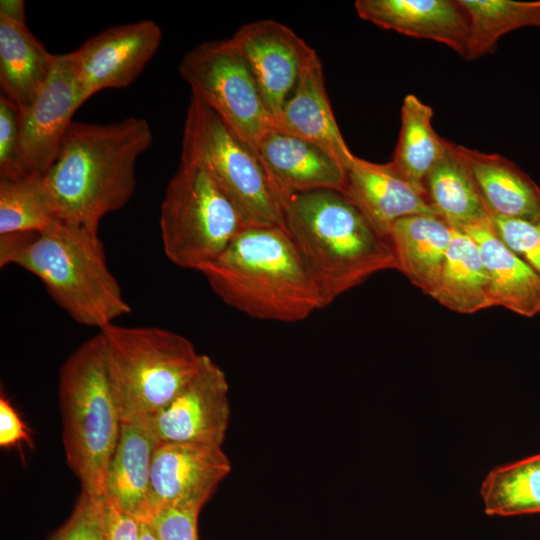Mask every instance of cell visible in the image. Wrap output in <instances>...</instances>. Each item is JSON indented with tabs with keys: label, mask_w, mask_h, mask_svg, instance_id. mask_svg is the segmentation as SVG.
<instances>
[{
	"label": "cell",
	"mask_w": 540,
	"mask_h": 540,
	"mask_svg": "<svg viewBox=\"0 0 540 540\" xmlns=\"http://www.w3.org/2000/svg\"><path fill=\"white\" fill-rule=\"evenodd\" d=\"M229 39L246 60L276 125L316 51L289 27L269 19L247 23Z\"/></svg>",
	"instance_id": "cell-13"
},
{
	"label": "cell",
	"mask_w": 540,
	"mask_h": 540,
	"mask_svg": "<svg viewBox=\"0 0 540 540\" xmlns=\"http://www.w3.org/2000/svg\"><path fill=\"white\" fill-rule=\"evenodd\" d=\"M275 129L319 146L344 169L354 158L338 128L317 52L305 65L293 96L276 120Z\"/></svg>",
	"instance_id": "cell-19"
},
{
	"label": "cell",
	"mask_w": 540,
	"mask_h": 540,
	"mask_svg": "<svg viewBox=\"0 0 540 540\" xmlns=\"http://www.w3.org/2000/svg\"><path fill=\"white\" fill-rule=\"evenodd\" d=\"M425 192L437 215L452 228L490 218L466 163L449 140L428 173Z\"/></svg>",
	"instance_id": "cell-25"
},
{
	"label": "cell",
	"mask_w": 540,
	"mask_h": 540,
	"mask_svg": "<svg viewBox=\"0 0 540 540\" xmlns=\"http://www.w3.org/2000/svg\"><path fill=\"white\" fill-rule=\"evenodd\" d=\"M476 243L495 306L523 317L540 313V276L499 237L487 218L459 229Z\"/></svg>",
	"instance_id": "cell-21"
},
{
	"label": "cell",
	"mask_w": 540,
	"mask_h": 540,
	"mask_svg": "<svg viewBox=\"0 0 540 540\" xmlns=\"http://www.w3.org/2000/svg\"><path fill=\"white\" fill-rule=\"evenodd\" d=\"M180 161L206 173L235 206L245 228H285L282 203L257 152L194 95L186 110Z\"/></svg>",
	"instance_id": "cell-7"
},
{
	"label": "cell",
	"mask_w": 540,
	"mask_h": 540,
	"mask_svg": "<svg viewBox=\"0 0 540 540\" xmlns=\"http://www.w3.org/2000/svg\"><path fill=\"white\" fill-rule=\"evenodd\" d=\"M25 22L0 14L1 96L23 110L46 82L54 61Z\"/></svg>",
	"instance_id": "cell-23"
},
{
	"label": "cell",
	"mask_w": 540,
	"mask_h": 540,
	"mask_svg": "<svg viewBox=\"0 0 540 540\" xmlns=\"http://www.w3.org/2000/svg\"><path fill=\"white\" fill-rule=\"evenodd\" d=\"M341 193L363 214L375 231L388 239L393 223L411 215L436 216L427 197L391 164L354 156L345 168Z\"/></svg>",
	"instance_id": "cell-15"
},
{
	"label": "cell",
	"mask_w": 540,
	"mask_h": 540,
	"mask_svg": "<svg viewBox=\"0 0 540 540\" xmlns=\"http://www.w3.org/2000/svg\"><path fill=\"white\" fill-rule=\"evenodd\" d=\"M58 394L67 465L82 491L103 495L122 419L100 333L80 344L64 361Z\"/></svg>",
	"instance_id": "cell-5"
},
{
	"label": "cell",
	"mask_w": 540,
	"mask_h": 540,
	"mask_svg": "<svg viewBox=\"0 0 540 540\" xmlns=\"http://www.w3.org/2000/svg\"><path fill=\"white\" fill-rule=\"evenodd\" d=\"M358 16L376 26L442 43L462 57L468 35V16L458 0H357Z\"/></svg>",
	"instance_id": "cell-18"
},
{
	"label": "cell",
	"mask_w": 540,
	"mask_h": 540,
	"mask_svg": "<svg viewBox=\"0 0 540 540\" xmlns=\"http://www.w3.org/2000/svg\"><path fill=\"white\" fill-rule=\"evenodd\" d=\"M256 152L281 203L316 190L342 191L344 167L311 142L273 129L261 139Z\"/></svg>",
	"instance_id": "cell-16"
},
{
	"label": "cell",
	"mask_w": 540,
	"mask_h": 540,
	"mask_svg": "<svg viewBox=\"0 0 540 540\" xmlns=\"http://www.w3.org/2000/svg\"><path fill=\"white\" fill-rule=\"evenodd\" d=\"M31 443L30 432L8 398L0 397V446L13 448L21 443Z\"/></svg>",
	"instance_id": "cell-34"
},
{
	"label": "cell",
	"mask_w": 540,
	"mask_h": 540,
	"mask_svg": "<svg viewBox=\"0 0 540 540\" xmlns=\"http://www.w3.org/2000/svg\"><path fill=\"white\" fill-rule=\"evenodd\" d=\"M28 175L20 152L19 109L0 97V178Z\"/></svg>",
	"instance_id": "cell-32"
},
{
	"label": "cell",
	"mask_w": 540,
	"mask_h": 540,
	"mask_svg": "<svg viewBox=\"0 0 540 540\" xmlns=\"http://www.w3.org/2000/svg\"><path fill=\"white\" fill-rule=\"evenodd\" d=\"M121 419L152 417L196 373L202 358L186 337L159 327L99 330Z\"/></svg>",
	"instance_id": "cell-6"
},
{
	"label": "cell",
	"mask_w": 540,
	"mask_h": 540,
	"mask_svg": "<svg viewBox=\"0 0 540 540\" xmlns=\"http://www.w3.org/2000/svg\"><path fill=\"white\" fill-rule=\"evenodd\" d=\"M162 31L152 20L109 27L74 52L80 106L95 93L134 82L157 52Z\"/></svg>",
	"instance_id": "cell-10"
},
{
	"label": "cell",
	"mask_w": 540,
	"mask_h": 540,
	"mask_svg": "<svg viewBox=\"0 0 540 540\" xmlns=\"http://www.w3.org/2000/svg\"><path fill=\"white\" fill-rule=\"evenodd\" d=\"M453 230L440 217L430 215L406 216L391 226L388 240L396 270L426 295L438 281Z\"/></svg>",
	"instance_id": "cell-22"
},
{
	"label": "cell",
	"mask_w": 540,
	"mask_h": 540,
	"mask_svg": "<svg viewBox=\"0 0 540 540\" xmlns=\"http://www.w3.org/2000/svg\"><path fill=\"white\" fill-rule=\"evenodd\" d=\"M140 540H158L154 530L152 529L150 523L147 520L141 521Z\"/></svg>",
	"instance_id": "cell-37"
},
{
	"label": "cell",
	"mask_w": 540,
	"mask_h": 540,
	"mask_svg": "<svg viewBox=\"0 0 540 540\" xmlns=\"http://www.w3.org/2000/svg\"><path fill=\"white\" fill-rule=\"evenodd\" d=\"M0 14L12 20L25 22V4L22 0H1Z\"/></svg>",
	"instance_id": "cell-36"
},
{
	"label": "cell",
	"mask_w": 540,
	"mask_h": 540,
	"mask_svg": "<svg viewBox=\"0 0 540 540\" xmlns=\"http://www.w3.org/2000/svg\"><path fill=\"white\" fill-rule=\"evenodd\" d=\"M200 508L171 506L160 508L147 520L158 540H199Z\"/></svg>",
	"instance_id": "cell-33"
},
{
	"label": "cell",
	"mask_w": 540,
	"mask_h": 540,
	"mask_svg": "<svg viewBox=\"0 0 540 540\" xmlns=\"http://www.w3.org/2000/svg\"><path fill=\"white\" fill-rule=\"evenodd\" d=\"M433 115V109L416 95L405 96L401 107L398 141L390 161L396 170L425 196L428 173L446 148V139L439 136L433 128Z\"/></svg>",
	"instance_id": "cell-26"
},
{
	"label": "cell",
	"mask_w": 540,
	"mask_h": 540,
	"mask_svg": "<svg viewBox=\"0 0 540 540\" xmlns=\"http://www.w3.org/2000/svg\"><path fill=\"white\" fill-rule=\"evenodd\" d=\"M490 217L540 219V187L514 162L455 144Z\"/></svg>",
	"instance_id": "cell-20"
},
{
	"label": "cell",
	"mask_w": 540,
	"mask_h": 540,
	"mask_svg": "<svg viewBox=\"0 0 540 540\" xmlns=\"http://www.w3.org/2000/svg\"><path fill=\"white\" fill-rule=\"evenodd\" d=\"M244 228L235 206L206 173L180 161L160 209L167 258L181 268L200 272Z\"/></svg>",
	"instance_id": "cell-8"
},
{
	"label": "cell",
	"mask_w": 540,
	"mask_h": 540,
	"mask_svg": "<svg viewBox=\"0 0 540 540\" xmlns=\"http://www.w3.org/2000/svg\"><path fill=\"white\" fill-rule=\"evenodd\" d=\"M229 384L225 372L202 354L192 378L151 417L161 442H192L222 446L230 421Z\"/></svg>",
	"instance_id": "cell-11"
},
{
	"label": "cell",
	"mask_w": 540,
	"mask_h": 540,
	"mask_svg": "<svg viewBox=\"0 0 540 540\" xmlns=\"http://www.w3.org/2000/svg\"><path fill=\"white\" fill-rule=\"evenodd\" d=\"M230 471L222 446L159 441L152 460V515L171 506L202 509Z\"/></svg>",
	"instance_id": "cell-14"
},
{
	"label": "cell",
	"mask_w": 540,
	"mask_h": 540,
	"mask_svg": "<svg viewBox=\"0 0 540 540\" xmlns=\"http://www.w3.org/2000/svg\"><path fill=\"white\" fill-rule=\"evenodd\" d=\"M480 494L490 516L540 513V453L488 472Z\"/></svg>",
	"instance_id": "cell-28"
},
{
	"label": "cell",
	"mask_w": 540,
	"mask_h": 540,
	"mask_svg": "<svg viewBox=\"0 0 540 540\" xmlns=\"http://www.w3.org/2000/svg\"><path fill=\"white\" fill-rule=\"evenodd\" d=\"M490 219L502 241L540 276V219Z\"/></svg>",
	"instance_id": "cell-31"
},
{
	"label": "cell",
	"mask_w": 540,
	"mask_h": 540,
	"mask_svg": "<svg viewBox=\"0 0 540 540\" xmlns=\"http://www.w3.org/2000/svg\"><path fill=\"white\" fill-rule=\"evenodd\" d=\"M152 139L144 118L72 122L42 175L53 217L98 230L105 215L123 208L133 196L136 162Z\"/></svg>",
	"instance_id": "cell-1"
},
{
	"label": "cell",
	"mask_w": 540,
	"mask_h": 540,
	"mask_svg": "<svg viewBox=\"0 0 540 540\" xmlns=\"http://www.w3.org/2000/svg\"><path fill=\"white\" fill-rule=\"evenodd\" d=\"M469 21L466 60L494 51L498 40L523 27L540 29V0H458Z\"/></svg>",
	"instance_id": "cell-27"
},
{
	"label": "cell",
	"mask_w": 540,
	"mask_h": 540,
	"mask_svg": "<svg viewBox=\"0 0 540 540\" xmlns=\"http://www.w3.org/2000/svg\"><path fill=\"white\" fill-rule=\"evenodd\" d=\"M80 107L74 52L55 54L51 72L34 98L19 110L20 152L26 174L43 175Z\"/></svg>",
	"instance_id": "cell-12"
},
{
	"label": "cell",
	"mask_w": 540,
	"mask_h": 540,
	"mask_svg": "<svg viewBox=\"0 0 540 540\" xmlns=\"http://www.w3.org/2000/svg\"><path fill=\"white\" fill-rule=\"evenodd\" d=\"M11 264L38 277L81 325L101 330L131 312L96 229L55 219L41 231L0 235V266Z\"/></svg>",
	"instance_id": "cell-2"
},
{
	"label": "cell",
	"mask_w": 540,
	"mask_h": 540,
	"mask_svg": "<svg viewBox=\"0 0 540 540\" xmlns=\"http://www.w3.org/2000/svg\"><path fill=\"white\" fill-rule=\"evenodd\" d=\"M429 296L458 314H473L495 306L479 249L465 232L454 228L438 281Z\"/></svg>",
	"instance_id": "cell-24"
},
{
	"label": "cell",
	"mask_w": 540,
	"mask_h": 540,
	"mask_svg": "<svg viewBox=\"0 0 540 540\" xmlns=\"http://www.w3.org/2000/svg\"><path fill=\"white\" fill-rule=\"evenodd\" d=\"M104 495L81 491L71 515L49 540H105Z\"/></svg>",
	"instance_id": "cell-30"
},
{
	"label": "cell",
	"mask_w": 540,
	"mask_h": 540,
	"mask_svg": "<svg viewBox=\"0 0 540 540\" xmlns=\"http://www.w3.org/2000/svg\"><path fill=\"white\" fill-rule=\"evenodd\" d=\"M54 220L42 175L0 178V235L41 231Z\"/></svg>",
	"instance_id": "cell-29"
},
{
	"label": "cell",
	"mask_w": 540,
	"mask_h": 540,
	"mask_svg": "<svg viewBox=\"0 0 540 540\" xmlns=\"http://www.w3.org/2000/svg\"><path fill=\"white\" fill-rule=\"evenodd\" d=\"M178 72L191 95L206 103L255 151L275 129L256 79L230 39L196 45L183 56Z\"/></svg>",
	"instance_id": "cell-9"
},
{
	"label": "cell",
	"mask_w": 540,
	"mask_h": 540,
	"mask_svg": "<svg viewBox=\"0 0 540 540\" xmlns=\"http://www.w3.org/2000/svg\"><path fill=\"white\" fill-rule=\"evenodd\" d=\"M282 206L285 230L325 307L372 275L396 270L390 241L341 192L301 193Z\"/></svg>",
	"instance_id": "cell-4"
},
{
	"label": "cell",
	"mask_w": 540,
	"mask_h": 540,
	"mask_svg": "<svg viewBox=\"0 0 540 540\" xmlns=\"http://www.w3.org/2000/svg\"><path fill=\"white\" fill-rule=\"evenodd\" d=\"M105 501V540H140L142 520Z\"/></svg>",
	"instance_id": "cell-35"
},
{
	"label": "cell",
	"mask_w": 540,
	"mask_h": 540,
	"mask_svg": "<svg viewBox=\"0 0 540 540\" xmlns=\"http://www.w3.org/2000/svg\"><path fill=\"white\" fill-rule=\"evenodd\" d=\"M158 442L150 417L122 420L105 473V498L140 520L152 515L151 472Z\"/></svg>",
	"instance_id": "cell-17"
},
{
	"label": "cell",
	"mask_w": 540,
	"mask_h": 540,
	"mask_svg": "<svg viewBox=\"0 0 540 540\" xmlns=\"http://www.w3.org/2000/svg\"><path fill=\"white\" fill-rule=\"evenodd\" d=\"M200 272L228 306L251 318L294 323L325 308L285 228L242 229Z\"/></svg>",
	"instance_id": "cell-3"
}]
</instances>
